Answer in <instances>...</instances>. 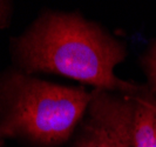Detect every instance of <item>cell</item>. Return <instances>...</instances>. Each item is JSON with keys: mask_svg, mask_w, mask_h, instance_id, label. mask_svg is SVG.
Returning <instances> with one entry per match:
<instances>
[{"mask_svg": "<svg viewBox=\"0 0 156 147\" xmlns=\"http://www.w3.org/2000/svg\"><path fill=\"white\" fill-rule=\"evenodd\" d=\"M8 50L12 66L28 74H58L94 90L128 95L142 91L115 74L126 58L125 45L79 12L47 9L9 39Z\"/></svg>", "mask_w": 156, "mask_h": 147, "instance_id": "obj_1", "label": "cell"}, {"mask_svg": "<svg viewBox=\"0 0 156 147\" xmlns=\"http://www.w3.org/2000/svg\"><path fill=\"white\" fill-rule=\"evenodd\" d=\"M146 67H147V73H148L151 87L156 92V44L153 46L146 59Z\"/></svg>", "mask_w": 156, "mask_h": 147, "instance_id": "obj_6", "label": "cell"}, {"mask_svg": "<svg viewBox=\"0 0 156 147\" xmlns=\"http://www.w3.org/2000/svg\"><path fill=\"white\" fill-rule=\"evenodd\" d=\"M13 13H14L13 1L0 0V31L6 30L11 26Z\"/></svg>", "mask_w": 156, "mask_h": 147, "instance_id": "obj_5", "label": "cell"}, {"mask_svg": "<svg viewBox=\"0 0 156 147\" xmlns=\"http://www.w3.org/2000/svg\"><path fill=\"white\" fill-rule=\"evenodd\" d=\"M132 95L92 90L86 114L72 138V147H133Z\"/></svg>", "mask_w": 156, "mask_h": 147, "instance_id": "obj_3", "label": "cell"}, {"mask_svg": "<svg viewBox=\"0 0 156 147\" xmlns=\"http://www.w3.org/2000/svg\"><path fill=\"white\" fill-rule=\"evenodd\" d=\"M142 92V91H141ZM133 94V147H156V100Z\"/></svg>", "mask_w": 156, "mask_h": 147, "instance_id": "obj_4", "label": "cell"}, {"mask_svg": "<svg viewBox=\"0 0 156 147\" xmlns=\"http://www.w3.org/2000/svg\"><path fill=\"white\" fill-rule=\"evenodd\" d=\"M5 145V141H2V140H0V147H4Z\"/></svg>", "mask_w": 156, "mask_h": 147, "instance_id": "obj_7", "label": "cell"}, {"mask_svg": "<svg viewBox=\"0 0 156 147\" xmlns=\"http://www.w3.org/2000/svg\"><path fill=\"white\" fill-rule=\"evenodd\" d=\"M92 91L65 86L13 66L0 71V140L30 147H60L72 140Z\"/></svg>", "mask_w": 156, "mask_h": 147, "instance_id": "obj_2", "label": "cell"}]
</instances>
